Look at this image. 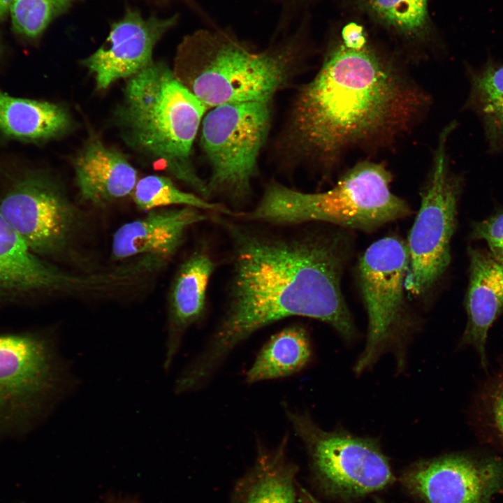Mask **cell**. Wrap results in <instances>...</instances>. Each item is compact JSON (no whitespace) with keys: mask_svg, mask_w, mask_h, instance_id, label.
I'll use <instances>...</instances> for the list:
<instances>
[{"mask_svg":"<svg viewBox=\"0 0 503 503\" xmlns=\"http://www.w3.org/2000/svg\"><path fill=\"white\" fill-rule=\"evenodd\" d=\"M214 218L232 246V275L224 313L184 370L206 385L229 353L254 332L277 321L305 316L332 326L344 338L355 328L341 289L348 257L341 234L312 230L272 232Z\"/></svg>","mask_w":503,"mask_h":503,"instance_id":"6da1fadb","label":"cell"},{"mask_svg":"<svg viewBox=\"0 0 503 503\" xmlns=\"http://www.w3.org/2000/svg\"><path fill=\"white\" fill-rule=\"evenodd\" d=\"M423 91L369 45L331 43L314 78L299 91L283 140L326 168L347 151L391 144L424 112Z\"/></svg>","mask_w":503,"mask_h":503,"instance_id":"7a4b0ae2","label":"cell"},{"mask_svg":"<svg viewBox=\"0 0 503 503\" xmlns=\"http://www.w3.org/2000/svg\"><path fill=\"white\" fill-rule=\"evenodd\" d=\"M309 15L288 33L255 49L229 27H207L187 34L177 46L173 72L207 108L222 104L272 101L309 50Z\"/></svg>","mask_w":503,"mask_h":503,"instance_id":"3957f363","label":"cell"},{"mask_svg":"<svg viewBox=\"0 0 503 503\" xmlns=\"http://www.w3.org/2000/svg\"><path fill=\"white\" fill-rule=\"evenodd\" d=\"M115 112L124 140L196 194L210 198L191 162L192 147L208 109L163 62L129 78Z\"/></svg>","mask_w":503,"mask_h":503,"instance_id":"277c9868","label":"cell"},{"mask_svg":"<svg viewBox=\"0 0 503 503\" xmlns=\"http://www.w3.org/2000/svg\"><path fill=\"white\" fill-rule=\"evenodd\" d=\"M391 180L384 163L362 161L323 192L305 193L272 182L255 207L235 216L277 226L324 222L370 231L411 212L391 191Z\"/></svg>","mask_w":503,"mask_h":503,"instance_id":"5b68a950","label":"cell"},{"mask_svg":"<svg viewBox=\"0 0 503 503\" xmlns=\"http://www.w3.org/2000/svg\"><path fill=\"white\" fill-rule=\"evenodd\" d=\"M80 379L51 331L0 334V434L23 431L73 395Z\"/></svg>","mask_w":503,"mask_h":503,"instance_id":"8992f818","label":"cell"},{"mask_svg":"<svg viewBox=\"0 0 503 503\" xmlns=\"http://www.w3.org/2000/svg\"><path fill=\"white\" fill-rule=\"evenodd\" d=\"M271 101L222 104L202 122L201 145L210 166V198L240 206L252 194L257 159L270 126Z\"/></svg>","mask_w":503,"mask_h":503,"instance_id":"52a82bcc","label":"cell"},{"mask_svg":"<svg viewBox=\"0 0 503 503\" xmlns=\"http://www.w3.org/2000/svg\"><path fill=\"white\" fill-rule=\"evenodd\" d=\"M455 126V122L450 123L439 136L420 209L409 234L404 287L416 296L432 287L451 261L450 245L461 190L460 178L450 170L446 151Z\"/></svg>","mask_w":503,"mask_h":503,"instance_id":"ba28073f","label":"cell"},{"mask_svg":"<svg viewBox=\"0 0 503 503\" xmlns=\"http://www.w3.org/2000/svg\"><path fill=\"white\" fill-rule=\"evenodd\" d=\"M0 211L28 249L48 261L68 252L83 224L61 184L41 170L10 181L0 194Z\"/></svg>","mask_w":503,"mask_h":503,"instance_id":"9c48e42d","label":"cell"},{"mask_svg":"<svg viewBox=\"0 0 503 503\" xmlns=\"http://www.w3.org/2000/svg\"><path fill=\"white\" fill-rule=\"evenodd\" d=\"M286 416L304 443L314 473L328 493L353 498L382 490L395 477L374 441L341 431L321 429L305 412L290 409Z\"/></svg>","mask_w":503,"mask_h":503,"instance_id":"30bf717a","label":"cell"},{"mask_svg":"<svg viewBox=\"0 0 503 503\" xmlns=\"http://www.w3.org/2000/svg\"><path fill=\"white\" fill-rule=\"evenodd\" d=\"M409 264L407 244L395 236L374 242L360 258L358 278L368 328L365 349L356 363L357 373L371 366L394 339Z\"/></svg>","mask_w":503,"mask_h":503,"instance_id":"8fae6325","label":"cell"},{"mask_svg":"<svg viewBox=\"0 0 503 503\" xmlns=\"http://www.w3.org/2000/svg\"><path fill=\"white\" fill-rule=\"evenodd\" d=\"M402 481L425 503H492L503 492V460L444 455L414 465Z\"/></svg>","mask_w":503,"mask_h":503,"instance_id":"7c38bea8","label":"cell"},{"mask_svg":"<svg viewBox=\"0 0 503 503\" xmlns=\"http://www.w3.org/2000/svg\"><path fill=\"white\" fill-rule=\"evenodd\" d=\"M179 20L178 13L145 16L138 8L126 6L122 16L111 23L104 43L82 61L95 77L96 89H105L117 80L130 78L150 64L154 47Z\"/></svg>","mask_w":503,"mask_h":503,"instance_id":"4fadbf2b","label":"cell"},{"mask_svg":"<svg viewBox=\"0 0 503 503\" xmlns=\"http://www.w3.org/2000/svg\"><path fill=\"white\" fill-rule=\"evenodd\" d=\"M92 284L89 274L67 272L31 252L0 211V303L46 294H85Z\"/></svg>","mask_w":503,"mask_h":503,"instance_id":"5bb4252c","label":"cell"},{"mask_svg":"<svg viewBox=\"0 0 503 503\" xmlns=\"http://www.w3.org/2000/svg\"><path fill=\"white\" fill-rule=\"evenodd\" d=\"M203 211L191 207L157 209L123 224L112 238V258L120 261L143 256L162 261L170 258L182 246L189 228L207 219Z\"/></svg>","mask_w":503,"mask_h":503,"instance_id":"9a60e30c","label":"cell"},{"mask_svg":"<svg viewBox=\"0 0 503 503\" xmlns=\"http://www.w3.org/2000/svg\"><path fill=\"white\" fill-rule=\"evenodd\" d=\"M216 263L205 248L191 254L180 265L168 298L167 334L163 369L168 372L187 330L206 312L207 291Z\"/></svg>","mask_w":503,"mask_h":503,"instance_id":"2e32d148","label":"cell"},{"mask_svg":"<svg viewBox=\"0 0 503 503\" xmlns=\"http://www.w3.org/2000/svg\"><path fill=\"white\" fill-rule=\"evenodd\" d=\"M469 282L465 307L467 323L462 342L474 347L486 367L488 330L503 312V263L491 253L469 247Z\"/></svg>","mask_w":503,"mask_h":503,"instance_id":"e0dca14e","label":"cell"},{"mask_svg":"<svg viewBox=\"0 0 503 503\" xmlns=\"http://www.w3.org/2000/svg\"><path fill=\"white\" fill-rule=\"evenodd\" d=\"M75 181L83 200L105 205L131 194L137 171L120 152L91 138L74 160Z\"/></svg>","mask_w":503,"mask_h":503,"instance_id":"ac0fdd59","label":"cell"},{"mask_svg":"<svg viewBox=\"0 0 503 503\" xmlns=\"http://www.w3.org/2000/svg\"><path fill=\"white\" fill-rule=\"evenodd\" d=\"M288 435L273 449L259 442L252 468L236 483L231 503H296L297 465L286 453Z\"/></svg>","mask_w":503,"mask_h":503,"instance_id":"d6986e66","label":"cell"},{"mask_svg":"<svg viewBox=\"0 0 503 503\" xmlns=\"http://www.w3.org/2000/svg\"><path fill=\"white\" fill-rule=\"evenodd\" d=\"M71 124L68 112L60 105L14 97L0 89V132L7 137L43 141L65 133Z\"/></svg>","mask_w":503,"mask_h":503,"instance_id":"ffe728a7","label":"cell"},{"mask_svg":"<svg viewBox=\"0 0 503 503\" xmlns=\"http://www.w3.org/2000/svg\"><path fill=\"white\" fill-rule=\"evenodd\" d=\"M311 358L312 347L305 329L299 325L286 327L264 344L247 370L245 381L254 384L291 376L304 369Z\"/></svg>","mask_w":503,"mask_h":503,"instance_id":"44dd1931","label":"cell"},{"mask_svg":"<svg viewBox=\"0 0 503 503\" xmlns=\"http://www.w3.org/2000/svg\"><path fill=\"white\" fill-rule=\"evenodd\" d=\"M374 21L411 41H425L430 35L428 0H357Z\"/></svg>","mask_w":503,"mask_h":503,"instance_id":"7402d4cb","label":"cell"},{"mask_svg":"<svg viewBox=\"0 0 503 503\" xmlns=\"http://www.w3.org/2000/svg\"><path fill=\"white\" fill-rule=\"evenodd\" d=\"M468 104L481 117L490 147L503 146V66L472 73Z\"/></svg>","mask_w":503,"mask_h":503,"instance_id":"603a6c76","label":"cell"},{"mask_svg":"<svg viewBox=\"0 0 503 503\" xmlns=\"http://www.w3.org/2000/svg\"><path fill=\"white\" fill-rule=\"evenodd\" d=\"M136 207L145 212L168 206L191 207L216 214H233L226 206L210 202L194 193L180 189L165 176L147 175L138 180L131 194Z\"/></svg>","mask_w":503,"mask_h":503,"instance_id":"cb8c5ba5","label":"cell"},{"mask_svg":"<svg viewBox=\"0 0 503 503\" xmlns=\"http://www.w3.org/2000/svg\"><path fill=\"white\" fill-rule=\"evenodd\" d=\"M82 0H10L9 15L15 31L36 39L58 17Z\"/></svg>","mask_w":503,"mask_h":503,"instance_id":"d4e9b609","label":"cell"},{"mask_svg":"<svg viewBox=\"0 0 503 503\" xmlns=\"http://www.w3.org/2000/svg\"><path fill=\"white\" fill-rule=\"evenodd\" d=\"M472 238L484 240L493 256L503 263V212L475 224Z\"/></svg>","mask_w":503,"mask_h":503,"instance_id":"484cf974","label":"cell"},{"mask_svg":"<svg viewBox=\"0 0 503 503\" xmlns=\"http://www.w3.org/2000/svg\"><path fill=\"white\" fill-rule=\"evenodd\" d=\"M279 15L271 38H278L291 30L314 0H275Z\"/></svg>","mask_w":503,"mask_h":503,"instance_id":"4316f807","label":"cell"},{"mask_svg":"<svg viewBox=\"0 0 503 503\" xmlns=\"http://www.w3.org/2000/svg\"><path fill=\"white\" fill-rule=\"evenodd\" d=\"M148 6L163 8L176 3L186 6L203 21L205 27H216L218 26L213 17L203 8L198 0H138Z\"/></svg>","mask_w":503,"mask_h":503,"instance_id":"83f0119b","label":"cell"},{"mask_svg":"<svg viewBox=\"0 0 503 503\" xmlns=\"http://www.w3.org/2000/svg\"><path fill=\"white\" fill-rule=\"evenodd\" d=\"M342 43L347 48L360 50L368 45L363 27L349 23L342 31Z\"/></svg>","mask_w":503,"mask_h":503,"instance_id":"f1b7e54d","label":"cell"},{"mask_svg":"<svg viewBox=\"0 0 503 503\" xmlns=\"http://www.w3.org/2000/svg\"><path fill=\"white\" fill-rule=\"evenodd\" d=\"M492 409L495 424L503 437V386L495 394Z\"/></svg>","mask_w":503,"mask_h":503,"instance_id":"f546056e","label":"cell"},{"mask_svg":"<svg viewBox=\"0 0 503 503\" xmlns=\"http://www.w3.org/2000/svg\"><path fill=\"white\" fill-rule=\"evenodd\" d=\"M298 500L300 503H321L308 490L301 486L298 487Z\"/></svg>","mask_w":503,"mask_h":503,"instance_id":"4dcf8cb0","label":"cell"},{"mask_svg":"<svg viewBox=\"0 0 503 503\" xmlns=\"http://www.w3.org/2000/svg\"><path fill=\"white\" fill-rule=\"evenodd\" d=\"M10 0H0V21L9 14Z\"/></svg>","mask_w":503,"mask_h":503,"instance_id":"1f68e13d","label":"cell"},{"mask_svg":"<svg viewBox=\"0 0 503 503\" xmlns=\"http://www.w3.org/2000/svg\"><path fill=\"white\" fill-rule=\"evenodd\" d=\"M1 42H0V52H1Z\"/></svg>","mask_w":503,"mask_h":503,"instance_id":"d6a6232c","label":"cell"},{"mask_svg":"<svg viewBox=\"0 0 503 503\" xmlns=\"http://www.w3.org/2000/svg\"><path fill=\"white\" fill-rule=\"evenodd\" d=\"M380 503V502H379Z\"/></svg>","mask_w":503,"mask_h":503,"instance_id":"836d02e7","label":"cell"}]
</instances>
